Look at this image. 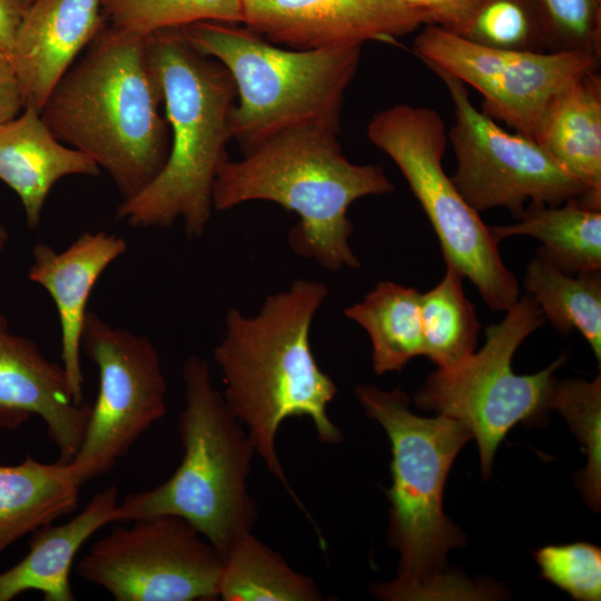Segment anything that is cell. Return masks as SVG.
<instances>
[{
  "label": "cell",
  "instance_id": "obj_1",
  "mask_svg": "<svg viewBox=\"0 0 601 601\" xmlns=\"http://www.w3.org/2000/svg\"><path fill=\"white\" fill-rule=\"evenodd\" d=\"M355 395L366 415L385 430L392 451L387 539L400 560L395 579L375 585V595L391 601L500 597L496 589L475 584L447 566L450 550L463 546L464 535L443 511V492L451 465L473 437L471 431L442 414L416 415L401 387L357 385Z\"/></svg>",
  "mask_w": 601,
  "mask_h": 601
},
{
  "label": "cell",
  "instance_id": "obj_2",
  "mask_svg": "<svg viewBox=\"0 0 601 601\" xmlns=\"http://www.w3.org/2000/svg\"><path fill=\"white\" fill-rule=\"evenodd\" d=\"M327 295L321 282L297 279L268 296L254 316L230 308L225 335L214 349L228 408L246 428L269 473L289 492L276 449L284 421L307 416L319 441L338 444L343 440L327 413L337 387L318 366L309 337Z\"/></svg>",
  "mask_w": 601,
  "mask_h": 601
},
{
  "label": "cell",
  "instance_id": "obj_3",
  "mask_svg": "<svg viewBox=\"0 0 601 601\" xmlns=\"http://www.w3.org/2000/svg\"><path fill=\"white\" fill-rule=\"evenodd\" d=\"M148 36L107 23L40 111L58 140L108 173L122 200L156 178L170 147Z\"/></svg>",
  "mask_w": 601,
  "mask_h": 601
},
{
  "label": "cell",
  "instance_id": "obj_4",
  "mask_svg": "<svg viewBox=\"0 0 601 601\" xmlns=\"http://www.w3.org/2000/svg\"><path fill=\"white\" fill-rule=\"evenodd\" d=\"M394 190L384 169L351 162L337 131L319 126L285 130L246 156L220 166L213 207L227 210L246 201H273L298 215L288 243L299 256L332 272L357 268L351 248L349 206L358 198Z\"/></svg>",
  "mask_w": 601,
  "mask_h": 601
},
{
  "label": "cell",
  "instance_id": "obj_5",
  "mask_svg": "<svg viewBox=\"0 0 601 601\" xmlns=\"http://www.w3.org/2000/svg\"><path fill=\"white\" fill-rule=\"evenodd\" d=\"M147 51L162 91L169 154L156 178L121 201L116 217L139 228H167L181 219L187 236L199 238L214 209L217 173L228 159L236 86L229 71L193 48L179 28L149 33Z\"/></svg>",
  "mask_w": 601,
  "mask_h": 601
},
{
  "label": "cell",
  "instance_id": "obj_6",
  "mask_svg": "<svg viewBox=\"0 0 601 601\" xmlns=\"http://www.w3.org/2000/svg\"><path fill=\"white\" fill-rule=\"evenodd\" d=\"M186 404L179 415L181 461L158 486L119 502L116 522L176 515L194 526L221 558L258 518L248 477L255 446L213 384L209 365L190 355L183 366Z\"/></svg>",
  "mask_w": 601,
  "mask_h": 601
},
{
  "label": "cell",
  "instance_id": "obj_7",
  "mask_svg": "<svg viewBox=\"0 0 601 601\" xmlns=\"http://www.w3.org/2000/svg\"><path fill=\"white\" fill-rule=\"evenodd\" d=\"M179 30L193 48L229 71L238 98L230 132L245 154L296 127L338 132L361 47L286 50L247 27L221 21H199Z\"/></svg>",
  "mask_w": 601,
  "mask_h": 601
},
{
  "label": "cell",
  "instance_id": "obj_8",
  "mask_svg": "<svg viewBox=\"0 0 601 601\" xmlns=\"http://www.w3.org/2000/svg\"><path fill=\"white\" fill-rule=\"evenodd\" d=\"M368 139L398 167L439 239L446 266L477 288L486 306L505 312L519 299V283L499 242L443 169L447 134L437 111L407 104L372 118Z\"/></svg>",
  "mask_w": 601,
  "mask_h": 601
},
{
  "label": "cell",
  "instance_id": "obj_9",
  "mask_svg": "<svg viewBox=\"0 0 601 601\" xmlns=\"http://www.w3.org/2000/svg\"><path fill=\"white\" fill-rule=\"evenodd\" d=\"M505 312L500 323L486 327L485 344L477 353L437 368L414 395L417 407L452 417L471 431L485 479L509 431L519 423L541 422L551 410L554 373L568 359L561 355L538 373L516 374L512 370L516 349L545 319L530 295Z\"/></svg>",
  "mask_w": 601,
  "mask_h": 601
},
{
  "label": "cell",
  "instance_id": "obj_10",
  "mask_svg": "<svg viewBox=\"0 0 601 601\" xmlns=\"http://www.w3.org/2000/svg\"><path fill=\"white\" fill-rule=\"evenodd\" d=\"M430 69L445 85L454 108L447 137L457 166L451 179L475 211L504 207L519 219L525 203L555 206L570 200L597 209L588 189L534 139L503 130L473 106L466 85L442 69Z\"/></svg>",
  "mask_w": 601,
  "mask_h": 601
},
{
  "label": "cell",
  "instance_id": "obj_11",
  "mask_svg": "<svg viewBox=\"0 0 601 601\" xmlns=\"http://www.w3.org/2000/svg\"><path fill=\"white\" fill-rule=\"evenodd\" d=\"M130 522L90 546L80 578L117 601L219 599L223 558L194 526L169 514Z\"/></svg>",
  "mask_w": 601,
  "mask_h": 601
},
{
  "label": "cell",
  "instance_id": "obj_12",
  "mask_svg": "<svg viewBox=\"0 0 601 601\" xmlns=\"http://www.w3.org/2000/svg\"><path fill=\"white\" fill-rule=\"evenodd\" d=\"M81 352L97 366L99 388L80 447L70 461L83 483L106 474L167 412L159 355L145 336L88 312Z\"/></svg>",
  "mask_w": 601,
  "mask_h": 601
},
{
  "label": "cell",
  "instance_id": "obj_13",
  "mask_svg": "<svg viewBox=\"0 0 601 601\" xmlns=\"http://www.w3.org/2000/svg\"><path fill=\"white\" fill-rule=\"evenodd\" d=\"M412 51L484 98L483 112L534 139L549 100L578 78L597 71L600 58L582 51H514L484 47L425 24Z\"/></svg>",
  "mask_w": 601,
  "mask_h": 601
},
{
  "label": "cell",
  "instance_id": "obj_14",
  "mask_svg": "<svg viewBox=\"0 0 601 601\" xmlns=\"http://www.w3.org/2000/svg\"><path fill=\"white\" fill-rule=\"evenodd\" d=\"M242 11L247 28L297 50L398 45V38L431 24L401 0H243Z\"/></svg>",
  "mask_w": 601,
  "mask_h": 601
},
{
  "label": "cell",
  "instance_id": "obj_15",
  "mask_svg": "<svg viewBox=\"0 0 601 601\" xmlns=\"http://www.w3.org/2000/svg\"><path fill=\"white\" fill-rule=\"evenodd\" d=\"M91 406L77 404L62 364L31 339L10 332L0 314V428L17 430L40 417L59 460L70 462L81 445Z\"/></svg>",
  "mask_w": 601,
  "mask_h": 601
},
{
  "label": "cell",
  "instance_id": "obj_16",
  "mask_svg": "<svg viewBox=\"0 0 601 601\" xmlns=\"http://www.w3.org/2000/svg\"><path fill=\"white\" fill-rule=\"evenodd\" d=\"M128 249L126 240L104 230L86 231L66 249L45 243L32 248L28 277L52 298L61 332V364L73 400L82 404L81 336L88 300L104 272Z\"/></svg>",
  "mask_w": 601,
  "mask_h": 601
},
{
  "label": "cell",
  "instance_id": "obj_17",
  "mask_svg": "<svg viewBox=\"0 0 601 601\" xmlns=\"http://www.w3.org/2000/svg\"><path fill=\"white\" fill-rule=\"evenodd\" d=\"M102 0H33L9 56L24 108L41 111L52 89L107 24Z\"/></svg>",
  "mask_w": 601,
  "mask_h": 601
},
{
  "label": "cell",
  "instance_id": "obj_18",
  "mask_svg": "<svg viewBox=\"0 0 601 601\" xmlns=\"http://www.w3.org/2000/svg\"><path fill=\"white\" fill-rule=\"evenodd\" d=\"M100 167L53 135L32 108L0 125V180L19 197L28 227L36 229L52 187L68 176L97 177Z\"/></svg>",
  "mask_w": 601,
  "mask_h": 601
},
{
  "label": "cell",
  "instance_id": "obj_19",
  "mask_svg": "<svg viewBox=\"0 0 601 601\" xmlns=\"http://www.w3.org/2000/svg\"><path fill=\"white\" fill-rule=\"evenodd\" d=\"M118 497V489L111 485L67 522L35 531L26 556L0 573V601L26 591L41 592L46 601H73L69 574L76 555L95 532L116 522Z\"/></svg>",
  "mask_w": 601,
  "mask_h": 601
},
{
  "label": "cell",
  "instance_id": "obj_20",
  "mask_svg": "<svg viewBox=\"0 0 601 601\" xmlns=\"http://www.w3.org/2000/svg\"><path fill=\"white\" fill-rule=\"evenodd\" d=\"M534 140L589 191L601 209V77L589 72L546 104Z\"/></svg>",
  "mask_w": 601,
  "mask_h": 601
},
{
  "label": "cell",
  "instance_id": "obj_21",
  "mask_svg": "<svg viewBox=\"0 0 601 601\" xmlns=\"http://www.w3.org/2000/svg\"><path fill=\"white\" fill-rule=\"evenodd\" d=\"M81 484L70 462L26 455L0 465V556L18 540L77 510Z\"/></svg>",
  "mask_w": 601,
  "mask_h": 601
},
{
  "label": "cell",
  "instance_id": "obj_22",
  "mask_svg": "<svg viewBox=\"0 0 601 601\" xmlns=\"http://www.w3.org/2000/svg\"><path fill=\"white\" fill-rule=\"evenodd\" d=\"M512 225L490 226L500 240L519 235L539 239L536 255L566 274L601 270V210L579 200L561 205L529 203Z\"/></svg>",
  "mask_w": 601,
  "mask_h": 601
},
{
  "label": "cell",
  "instance_id": "obj_23",
  "mask_svg": "<svg viewBox=\"0 0 601 601\" xmlns=\"http://www.w3.org/2000/svg\"><path fill=\"white\" fill-rule=\"evenodd\" d=\"M421 293L394 282H380L362 302L344 314L366 331L372 344V366L377 375L402 371L423 354Z\"/></svg>",
  "mask_w": 601,
  "mask_h": 601
},
{
  "label": "cell",
  "instance_id": "obj_24",
  "mask_svg": "<svg viewBox=\"0 0 601 601\" xmlns=\"http://www.w3.org/2000/svg\"><path fill=\"white\" fill-rule=\"evenodd\" d=\"M523 285L544 319L566 335L581 333L601 361V272L566 274L535 255L526 265Z\"/></svg>",
  "mask_w": 601,
  "mask_h": 601
},
{
  "label": "cell",
  "instance_id": "obj_25",
  "mask_svg": "<svg viewBox=\"0 0 601 601\" xmlns=\"http://www.w3.org/2000/svg\"><path fill=\"white\" fill-rule=\"evenodd\" d=\"M218 598L225 601H317L313 579L290 568L253 532L223 558Z\"/></svg>",
  "mask_w": 601,
  "mask_h": 601
},
{
  "label": "cell",
  "instance_id": "obj_26",
  "mask_svg": "<svg viewBox=\"0 0 601 601\" xmlns=\"http://www.w3.org/2000/svg\"><path fill=\"white\" fill-rule=\"evenodd\" d=\"M463 277L446 266L443 278L421 294L423 354L437 368L451 367L474 353L480 323L464 293Z\"/></svg>",
  "mask_w": 601,
  "mask_h": 601
},
{
  "label": "cell",
  "instance_id": "obj_27",
  "mask_svg": "<svg viewBox=\"0 0 601 601\" xmlns=\"http://www.w3.org/2000/svg\"><path fill=\"white\" fill-rule=\"evenodd\" d=\"M243 0H102L108 24L141 33L199 21L242 23Z\"/></svg>",
  "mask_w": 601,
  "mask_h": 601
},
{
  "label": "cell",
  "instance_id": "obj_28",
  "mask_svg": "<svg viewBox=\"0 0 601 601\" xmlns=\"http://www.w3.org/2000/svg\"><path fill=\"white\" fill-rule=\"evenodd\" d=\"M551 410L562 415L588 456V465L579 475L580 487L591 508L599 511L601 499L600 422L601 375L555 382Z\"/></svg>",
  "mask_w": 601,
  "mask_h": 601
},
{
  "label": "cell",
  "instance_id": "obj_29",
  "mask_svg": "<svg viewBox=\"0 0 601 601\" xmlns=\"http://www.w3.org/2000/svg\"><path fill=\"white\" fill-rule=\"evenodd\" d=\"M461 37L493 49L548 52L535 0H482Z\"/></svg>",
  "mask_w": 601,
  "mask_h": 601
},
{
  "label": "cell",
  "instance_id": "obj_30",
  "mask_svg": "<svg viewBox=\"0 0 601 601\" xmlns=\"http://www.w3.org/2000/svg\"><path fill=\"white\" fill-rule=\"evenodd\" d=\"M548 51H582L601 58V0H535Z\"/></svg>",
  "mask_w": 601,
  "mask_h": 601
},
{
  "label": "cell",
  "instance_id": "obj_31",
  "mask_svg": "<svg viewBox=\"0 0 601 601\" xmlns=\"http://www.w3.org/2000/svg\"><path fill=\"white\" fill-rule=\"evenodd\" d=\"M541 577L579 601L601 599V549L587 542L546 545L535 551Z\"/></svg>",
  "mask_w": 601,
  "mask_h": 601
},
{
  "label": "cell",
  "instance_id": "obj_32",
  "mask_svg": "<svg viewBox=\"0 0 601 601\" xmlns=\"http://www.w3.org/2000/svg\"><path fill=\"white\" fill-rule=\"evenodd\" d=\"M423 11L430 23L463 36L482 0H401Z\"/></svg>",
  "mask_w": 601,
  "mask_h": 601
},
{
  "label": "cell",
  "instance_id": "obj_33",
  "mask_svg": "<svg viewBox=\"0 0 601 601\" xmlns=\"http://www.w3.org/2000/svg\"><path fill=\"white\" fill-rule=\"evenodd\" d=\"M23 99L16 69L8 52L0 49V125L23 110Z\"/></svg>",
  "mask_w": 601,
  "mask_h": 601
},
{
  "label": "cell",
  "instance_id": "obj_34",
  "mask_svg": "<svg viewBox=\"0 0 601 601\" xmlns=\"http://www.w3.org/2000/svg\"><path fill=\"white\" fill-rule=\"evenodd\" d=\"M33 0H0V49L10 52L17 30Z\"/></svg>",
  "mask_w": 601,
  "mask_h": 601
},
{
  "label": "cell",
  "instance_id": "obj_35",
  "mask_svg": "<svg viewBox=\"0 0 601 601\" xmlns=\"http://www.w3.org/2000/svg\"><path fill=\"white\" fill-rule=\"evenodd\" d=\"M9 240V233L6 227L0 223V252L3 250Z\"/></svg>",
  "mask_w": 601,
  "mask_h": 601
}]
</instances>
